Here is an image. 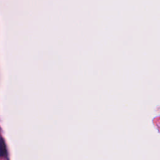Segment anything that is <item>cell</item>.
I'll return each mask as SVG.
<instances>
[{"mask_svg":"<svg viewBox=\"0 0 160 160\" xmlns=\"http://www.w3.org/2000/svg\"><path fill=\"white\" fill-rule=\"evenodd\" d=\"M6 154V148L4 140L0 138V156L4 157Z\"/></svg>","mask_w":160,"mask_h":160,"instance_id":"cell-1","label":"cell"}]
</instances>
